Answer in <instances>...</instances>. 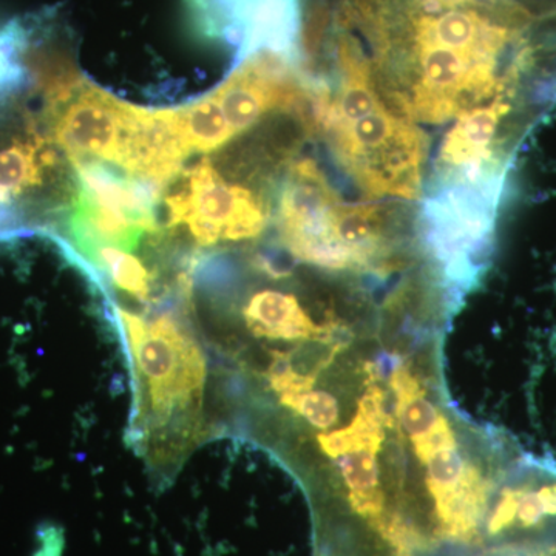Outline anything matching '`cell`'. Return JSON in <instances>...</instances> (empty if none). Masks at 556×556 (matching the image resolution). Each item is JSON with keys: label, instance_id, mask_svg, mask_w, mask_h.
Here are the masks:
<instances>
[{"label": "cell", "instance_id": "1", "mask_svg": "<svg viewBox=\"0 0 556 556\" xmlns=\"http://www.w3.org/2000/svg\"><path fill=\"white\" fill-rule=\"evenodd\" d=\"M324 56L331 73H317L311 87L309 131L369 199H422L430 139L388 108L353 43L331 39Z\"/></svg>", "mask_w": 556, "mask_h": 556}, {"label": "cell", "instance_id": "2", "mask_svg": "<svg viewBox=\"0 0 556 556\" xmlns=\"http://www.w3.org/2000/svg\"><path fill=\"white\" fill-rule=\"evenodd\" d=\"M164 222L193 247H228L258 239L273 217L269 200L244 185L226 181L214 160L179 172L161 193Z\"/></svg>", "mask_w": 556, "mask_h": 556}, {"label": "cell", "instance_id": "3", "mask_svg": "<svg viewBox=\"0 0 556 556\" xmlns=\"http://www.w3.org/2000/svg\"><path fill=\"white\" fill-rule=\"evenodd\" d=\"M552 551H556V459L522 452L490 501L482 552Z\"/></svg>", "mask_w": 556, "mask_h": 556}, {"label": "cell", "instance_id": "4", "mask_svg": "<svg viewBox=\"0 0 556 556\" xmlns=\"http://www.w3.org/2000/svg\"><path fill=\"white\" fill-rule=\"evenodd\" d=\"M87 83L47 102L49 137L72 164L97 161L130 175L142 109Z\"/></svg>", "mask_w": 556, "mask_h": 556}, {"label": "cell", "instance_id": "5", "mask_svg": "<svg viewBox=\"0 0 556 556\" xmlns=\"http://www.w3.org/2000/svg\"><path fill=\"white\" fill-rule=\"evenodd\" d=\"M302 0H251L241 43L230 68L258 51H269L302 64Z\"/></svg>", "mask_w": 556, "mask_h": 556}, {"label": "cell", "instance_id": "6", "mask_svg": "<svg viewBox=\"0 0 556 556\" xmlns=\"http://www.w3.org/2000/svg\"><path fill=\"white\" fill-rule=\"evenodd\" d=\"M53 139L33 130L27 138L13 139L0 148V200L21 208V199L46 182L47 175L60 167V153ZM22 211V208H21Z\"/></svg>", "mask_w": 556, "mask_h": 556}, {"label": "cell", "instance_id": "7", "mask_svg": "<svg viewBox=\"0 0 556 556\" xmlns=\"http://www.w3.org/2000/svg\"><path fill=\"white\" fill-rule=\"evenodd\" d=\"M175 115L189 155L215 152L236 138L212 91L206 98L175 109Z\"/></svg>", "mask_w": 556, "mask_h": 556}, {"label": "cell", "instance_id": "8", "mask_svg": "<svg viewBox=\"0 0 556 556\" xmlns=\"http://www.w3.org/2000/svg\"><path fill=\"white\" fill-rule=\"evenodd\" d=\"M251 0H186L190 20L200 35L239 50Z\"/></svg>", "mask_w": 556, "mask_h": 556}, {"label": "cell", "instance_id": "9", "mask_svg": "<svg viewBox=\"0 0 556 556\" xmlns=\"http://www.w3.org/2000/svg\"><path fill=\"white\" fill-rule=\"evenodd\" d=\"M496 431H500V433L503 434V437L507 439L508 444H510L511 453H514V456H511V463H510V466H511V464H514L515 460H517V457L519 455H521L522 450L519 448L518 442L515 441V439L511 438L510 434H506V431H501V430H496ZM510 466H508V468H510ZM508 468H507V470H508ZM507 470H506V473H507ZM506 473H504V475H506ZM503 478H501V479H503ZM497 485H500V484H497ZM490 501H492V500H490ZM489 506H490V504H489ZM486 510H489V508H486ZM482 526H484V525H482ZM441 551H442V554H444V556H473V555L481 554V552H482V530H481V535H479V540L477 541V543L471 544V546H466V547L441 546Z\"/></svg>", "mask_w": 556, "mask_h": 556}, {"label": "cell", "instance_id": "10", "mask_svg": "<svg viewBox=\"0 0 556 556\" xmlns=\"http://www.w3.org/2000/svg\"><path fill=\"white\" fill-rule=\"evenodd\" d=\"M475 556H484V555H482V554H479V555H475Z\"/></svg>", "mask_w": 556, "mask_h": 556}]
</instances>
